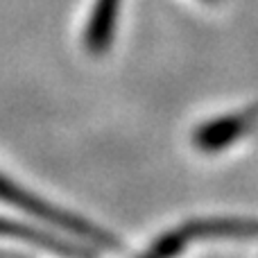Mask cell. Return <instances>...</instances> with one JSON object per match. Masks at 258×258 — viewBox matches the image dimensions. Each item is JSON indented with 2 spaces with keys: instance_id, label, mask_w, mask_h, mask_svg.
Listing matches in <instances>:
<instances>
[{
  "instance_id": "cell-1",
  "label": "cell",
  "mask_w": 258,
  "mask_h": 258,
  "mask_svg": "<svg viewBox=\"0 0 258 258\" xmlns=\"http://www.w3.org/2000/svg\"><path fill=\"white\" fill-rule=\"evenodd\" d=\"M0 200L9 202V204H18L23 206V209H27L30 213H36L41 215V218L50 220V222H57L59 227H63L66 231H73L77 233V236H84V238H91L93 242H98V245H107L109 249H116L118 242L113 240L109 233L100 231V229L91 227V224L82 222V220L73 218V215H63V213H57L54 209H48L45 204H41V202L36 200H30V197H25L18 188H14L9 181H5V179H0Z\"/></svg>"
},
{
  "instance_id": "cell-2",
  "label": "cell",
  "mask_w": 258,
  "mask_h": 258,
  "mask_svg": "<svg viewBox=\"0 0 258 258\" xmlns=\"http://www.w3.org/2000/svg\"><path fill=\"white\" fill-rule=\"evenodd\" d=\"M120 0H98L89 25L84 32V45L91 54H102L109 50L116 32V18Z\"/></svg>"
},
{
  "instance_id": "cell-3",
  "label": "cell",
  "mask_w": 258,
  "mask_h": 258,
  "mask_svg": "<svg viewBox=\"0 0 258 258\" xmlns=\"http://www.w3.org/2000/svg\"><path fill=\"white\" fill-rule=\"evenodd\" d=\"M209 3H215V0H209Z\"/></svg>"
}]
</instances>
